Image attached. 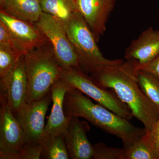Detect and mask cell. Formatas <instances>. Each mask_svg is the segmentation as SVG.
I'll return each instance as SVG.
<instances>
[{
	"instance_id": "8992f818",
	"label": "cell",
	"mask_w": 159,
	"mask_h": 159,
	"mask_svg": "<svg viewBox=\"0 0 159 159\" xmlns=\"http://www.w3.org/2000/svg\"><path fill=\"white\" fill-rule=\"evenodd\" d=\"M34 24L51 44L62 67L80 68L77 53L60 20L43 11Z\"/></svg>"
},
{
	"instance_id": "e0dca14e",
	"label": "cell",
	"mask_w": 159,
	"mask_h": 159,
	"mask_svg": "<svg viewBox=\"0 0 159 159\" xmlns=\"http://www.w3.org/2000/svg\"><path fill=\"white\" fill-rule=\"evenodd\" d=\"M40 4L43 12L62 23L68 20L77 11L74 0H42Z\"/></svg>"
},
{
	"instance_id": "d4e9b609",
	"label": "cell",
	"mask_w": 159,
	"mask_h": 159,
	"mask_svg": "<svg viewBox=\"0 0 159 159\" xmlns=\"http://www.w3.org/2000/svg\"><path fill=\"white\" fill-rule=\"evenodd\" d=\"M4 1H5V0H0V6H1V8L2 7L3 4H4Z\"/></svg>"
},
{
	"instance_id": "9a60e30c",
	"label": "cell",
	"mask_w": 159,
	"mask_h": 159,
	"mask_svg": "<svg viewBox=\"0 0 159 159\" xmlns=\"http://www.w3.org/2000/svg\"><path fill=\"white\" fill-rule=\"evenodd\" d=\"M1 11L32 23L38 21L43 11L39 0H5Z\"/></svg>"
},
{
	"instance_id": "2e32d148",
	"label": "cell",
	"mask_w": 159,
	"mask_h": 159,
	"mask_svg": "<svg viewBox=\"0 0 159 159\" xmlns=\"http://www.w3.org/2000/svg\"><path fill=\"white\" fill-rule=\"evenodd\" d=\"M42 145L40 159H70L64 134L43 137L42 140Z\"/></svg>"
},
{
	"instance_id": "52a82bcc",
	"label": "cell",
	"mask_w": 159,
	"mask_h": 159,
	"mask_svg": "<svg viewBox=\"0 0 159 159\" xmlns=\"http://www.w3.org/2000/svg\"><path fill=\"white\" fill-rule=\"evenodd\" d=\"M0 159H23L24 132L6 98L0 96Z\"/></svg>"
},
{
	"instance_id": "5bb4252c",
	"label": "cell",
	"mask_w": 159,
	"mask_h": 159,
	"mask_svg": "<svg viewBox=\"0 0 159 159\" xmlns=\"http://www.w3.org/2000/svg\"><path fill=\"white\" fill-rule=\"evenodd\" d=\"M159 54V29L151 27L141 33L126 49L125 58L137 64L147 63Z\"/></svg>"
},
{
	"instance_id": "8fae6325",
	"label": "cell",
	"mask_w": 159,
	"mask_h": 159,
	"mask_svg": "<svg viewBox=\"0 0 159 159\" xmlns=\"http://www.w3.org/2000/svg\"><path fill=\"white\" fill-rule=\"evenodd\" d=\"M0 90V96L6 98L14 114L27 102L28 80L24 55L20 57L6 84Z\"/></svg>"
},
{
	"instance_id": "d6986e66",
	"label": "cell",
	"mask_w": 159,
	"mask_h": 159,
	"mask_svg": "<svg viewBox=\"0 0 159 159\" xmlns=\"http://www.w3.org/2000/svg\"><path fill=\"white\" fill-rule=\"evenodd\" d=\"M22 55V53L17 50L0 46V88L6 84Z\"/></svg>"
},
{
	"instance_id": "603a6c76",
	"label": "cell",
	"mask_w": 159,
	"mask_h": 159,
	"mask_svg": "<svg viewBox=\"0 0 159 159\" xmlns=\"http://www.w3.org/2000/svg\"><path fill=\"white\" fill-rule=\"evenodd\" d=\"M0 46H6L20 51L15 44L9 31L1 22H0Z\"/></svg>"
},
{
	"instance_id": "7a4b0ae2",
	"label": "cell",
	"mask_w": 159,
	"mask_h": 159,
	"mask_svg": "<svg viewBox=\"0 0 159 159\" xmlns=\"http://www.w3.org/2000/svg\"><path fill=\"white\" fill-rule=\"evenodd\" d=\"M73 87L66 93L64 111L66 116L82 117L101 130L121 139L127 148L142 138L145 129L139 128L88 97Z\"/></svg>"
},
{
	"instance_id": "6da1fadb",
	"label": "cell",
	"mask_w": 159,
	"mask_h": 159,
	"mask_svg": "<svg viewBox=\"0 0 159 159\" xmlns=\"http://www.w3.org/2000/svg\"><path fill=\"white\" fill-rule=\"evenodd\" d=\"M91 77L99 86L113 91L143 124L145 132L152 129L158 120L159 110L141 89L133 61L99 68L91 73Z\"/></svg>"
},
{
	"instance_id": "4fadbf2b",
	"label": "cell",
	"mask_w": 159,
	"mask_h": 159,
	"mask_svg": "<svg viewBox=\"0 0 159 159\" xmlns=\"http://www.w3.org/2000/svg\"><path fill=\"white\" fill-rule=\"evenodd\" d=\"M70 86L67 83L60 78L51 87L53 106L48 120L45 127L43 138L47 136L64 133L72 118L66 116L63 106L66 93Z\"/></svg>"
},
{
	"instance_id": "3957f363",
	"label": "cell",
	"mask_w": 159,
	"mask_h": 159,
	"mask_svg": "<svg viewBox=\"0 0 159 159\" xmlns=\"http://www.w3.org/2000/svg\"><path fill=\"white\" fill-rule=\"evenodd\" d=\"M28 80L27 102L46 96L60 79L62 67L51 44L48 42L24 55Z\"/></svg>"
},
{
	"instance_id": "5b68a950",
	"label": "cell",
	"mask_w": 159,
	"mask_h": 159,
	"mask_svg": "<svg viewBox=\"0 0 159 159\" xmlns=\"http://www.w3.org/2000/svg\"><path fill=\"white\" fill-rule=\"evenodd\" d=\"M60 78L123 119L130 121L133 117L113 91L99 86L80 68L62 67Z\"/></svg>"
},
{
	"instance_id": "ba28073f",
	"label": "cell",
	"mask_w": 159,
	"mask_h": 159,
	"mask_svg": "<svg viewBox=\"0 0 159 159\" xmlns=\"http://www.w3.org/2000/svg\"><path fill=\"white\" fill-rule=\"evenodd\" d=\"M51 100V90L39 100L26 102L14 114L24 132L26 144L25 151L28 148L42 147L45 119Z\"/></svg>"
},
{
	"instance_id": "cb8c5ba5",
	"label": "cell",
	"mask_w": 159,
	"mask_h": 159,
	"mask_svg": "<svg viewBox=\"0 0 159 159\" xmlns=\"http://www.w3.org/2000/svg\"><path fill=\"white\" fill-rule=\"evenodd\" d=\"M145 134L159 155V118L152 129Z\"/></svg>"
},
{
	"instance_id": "44dd1931",
	"label": "cell",
	"mask_w": 159,
	"mask_h": 159,
	"mask_svg": "<svg viewBox=\"0 0 159 159\" xmlns=\"http://www.w3.org/2000/svg\"><path fill=\"white\" fill-rule=\"evenodd\" d=\"M93 147V159H124L123 148L108 147L103 143L94 144Z\"/></svg>"
},
{
	"instance_id": "277c9868",
	"label": "cell",
	"mask_w": 159,
	"mask_h": 159,
	"mask_svg": "<svg viewBox=\"0 0 159 159\" xmlns=\"http://www.w3.org/2000/svg\"><path fill=\"white\" fill-rule=\"evenodd\" d=\"M63 24L77 53L80 66L83 72L91 74L99 68L117 65L124 62L122 60L108 59L103 57L97 46L93 33L78 11Z\"/></svg>"
},
{
	"instance_id": "30bf717a",
	"label": "cell",
	"mask_w": 159,
	"mask_h": 159,
	"mask_svg": "<svg viewBox=\"0 0 159 159\" xmlns=\"http://www.w3.org/2000/svg\"><path fill=\"white\" fill-rule=\"evenodd\" d=\"M116 0H74L77 11L84 18L97 41L105 33L109 16Z\"/></svg>"
},
{
	"instance_id": "7c38bea8",
	"label": "cell",
	"mask_w": 159,
	"mask_h": 159,
	"mask_svg": "<svg viewBox=\"0 0 159 159\" xmlns=\"http://www.w3.org/2000/svg\"><path fill=\"white\" fill-rule=\"evenodd\" d=\"M90 127L87 122L72 117L64 133L70 159H93V147L89 142L87 133Z\"/></svg>"
},
{
	"instance_id": "ac0fdd59",
	"label": "cell",
	"mask_w": 159,
	"mask_h": 159,
	"mask_svg": "<svg viewBox=\"0 0 159 159\" xmlns=\"http://www.w3.org/2000/svg\"><path fill=\"white\" fill-rule=\"evenodd\" d=\"M124 150V159H159V155L146 134Z\"/></svg>"
},
{
	"instance_id": "7402d4cb",
	"label": "cell",
	"mask_w": 159,
	"mask_h": 159,
	"mask_svg": "<svg viewBox=\"0 0 159 159\" xmlns=\"http://www.w3.org/2000/svg\"><path fill=\"white\" fill-rule=\"evenodd\" d=\"M133 62L135 70L147 72L159 80V54L152 60L145 64H137L133 61Z\"/></svg>"
},
{
	"instance_id": "ffe728a7",
	"label": "cell",
	"mask_w": 159,
	"mask_h": 159,
	"mask_svg": "<svg viewBox=\"0 0 159 159\" xmlns=\"http://www.w3.org/2000/svg\"><path fill=\"white\" fill-rule=\"evenodd\" d=\"M135 70L137 80L142 92L159 110V80L147 72Z\"/></svg>"
},
{
	"instance_id": "9c48e42d",
	"label": "cell",
	"mask_w": 159,
	"mask_h": 159,
	"mask_svg": "<svg viewBox=\"0 0 159 159\" xmlns=\"http://www.w3.org/2000/svg\"><path fill=\"white\" fill-rule=\"evenodd\" d=\"M0 22L9 31L23 55L48 42L47 38L36 28L34 23L18 19L2 11H0Z\"/></svg>"
},
{
	"instance_id": "484cf974",
	"label": "cell",
	"mask_w": 159,
	"mask_h": 159,
	"mask_svg": "<svg viewBox=\"0 0 159 159\" xmlns=\"http://www.w3.org/2000/svg\"><path fill=\"white\" fill-rule=\"evenodd\" d=\"M39 1H42V0H39Z\"/></svg>"
}]
</instances>
